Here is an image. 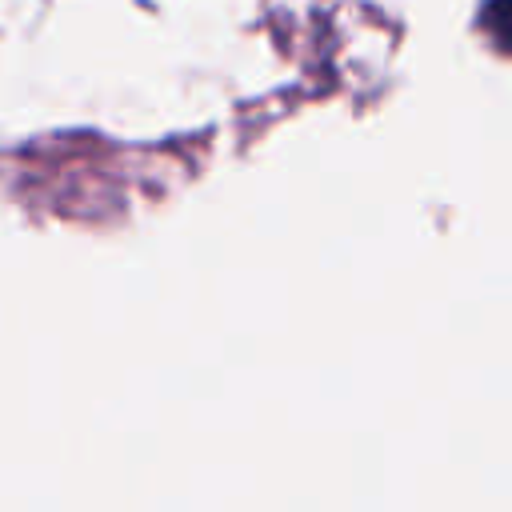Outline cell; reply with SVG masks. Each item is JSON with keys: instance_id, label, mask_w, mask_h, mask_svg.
<instances>
[{"instance_id": "6da1fadb", "label": "cell", "mask_w": 512, "mask_h": 512, "mask_svg": "<svg viewBox=\"0 0 512 512\" xmlns=\"http://www.w3.org/2000/svg\"><path fill=\"white\" fill-rule=\"evenodd\" d=\"M480 32L488 44L504 56H512V0H484L480 8Z\"/></svg>"}]
</instances>
